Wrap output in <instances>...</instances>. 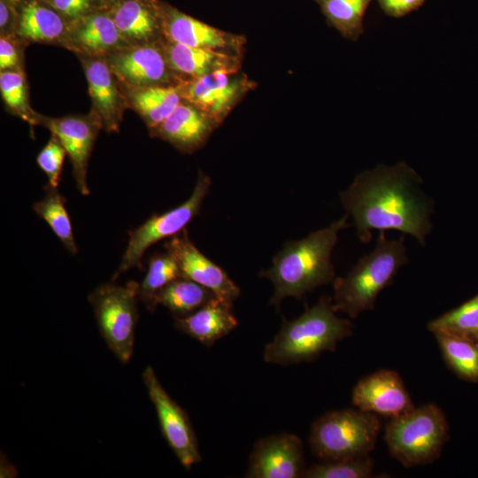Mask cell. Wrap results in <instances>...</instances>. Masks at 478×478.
<instances>
[{"label":"cell","mask_w":478,"mask_h":478,"mask_svg":"<svg viewBox=\"0 0 478 478\" xmlns=\"http://www.w3.org/2000/svg\"><path fill=\"white\" fill-rule=\"evenodd\" d=\"M421 179L404 162L358 173L340 200L354 220L359 240L368 243L371 231L395 229L410 234L425 245L431 230L430 199L419 186Z\"/></svg>","instance_id":"6da1fadb"},{"label":"cell","mask_w":478,"mask_h":478,"mask_svg":"<svg viewBox=\"0 0 478 478\" xmlns=\"http://www.w3.org/2000/svg\"><path fill=\"white\" fill-rule=\"evenodd\" d=\"M348 214L329 226L297 241L287 242L273 259V266L260 273L274 287L271 305L280 306L288 297L301 298L306 292L335 279L331 252L341 229L347 227Z\"/></svg>","instance_id":"7a4b0ae2"},{"label":"cell","mask_w":478,"mask_h":478,"mask_svg":"<svg viewBox=\"0 0 478 478\" xmlns=\"http://www.w3.org/2000/svg\"><path fill=\"white\" fill-rule=\"evenodd\" d=\"M335 312L333 299L323 296L298 318L283 320L280 331L265 347L264 360L288 366L312 361L325 351H334L353 328L349 320Z\"/></svg>","instance_id":"3957f363"},{"label":"cell","mask_w":478,"mask_h":478,"mask_svg":"<svg viewBox=\"0 0 478 478\" xmlns=\"http://www.w3.org/2000/svg\"><path fill=\"white\" fill-rule=\"evenodd\" d=\"M404 242L405 235L387 239L384 231H380L374 250L363 256L345 276L334 280L336 312L355 319L362 312L374 309L379 293L408 262Z\"/></svg>","instance_id":"277c9868"},{"label":"cell","mask_w":478,"mask_h":478,"mask_svg":"<svg viewBox=\"0 0 478 478\" xmlns=\"http://www.w3.org/2000/svg\"><path fill=\"white\" fill-rule=\"evenodd\" d=\"M448 423L435 404H426L390 419L384 439L390 454L404 466L436 460L448 440Z\"/></svg>","instance_id":"5b68a950"},{"label":"cell","mask_w":478,"mask_h":478,"mask_svg":"<svg viewBox=\"0 0 478 478\" xmlns=\"http://www.w3.org/2000/svg\"><path fill=\"white\" fill-rule=\"evenodd\" d=\"M380 421L374 413L357 408L327 412L314 421L310 446L321 461L369 455L375 447Z\"/></svg>","instance_id":"8992f818"},{"label":"cell","mask_w":478,"mask_h":478,"mask_svg":"<svg viewBox=\"0 0 478 478\" xmlns=\"http://www.w3.org/2000/svg\"><path fill=\"white\" fill-rule=\"evenodd\" d=\"M138 292L139 284L132 281L126 286L100 285L89 296L102 336L123 363L133 354Z\"/></svg>","instance_id":"52a82bcc"},{"label":"cell","mask_w":478,"mask_h":478,"mask_svg":"<svg viewBox=\"0 0 478 478\" xmlns=\"http://www.w3.org/2000/svg\"><path fill=\"white\" fill-rule=\"evenodd\" d=\"M211 184V178L199 170L194 190L189 199L171 210L152 215L142 225L129 231L127 248L112 280L130 268L141 267L143 257L152 244L176 235L185 229V226L199 212Z\"/></svg>","instance_id":"ba28073f"},{"label":"cell","mask_w":478,"mask_h":478,"mask_svg":"<svg viewBox=\"0 0 478 478\" xmlns=\"http://www.w3.org/2000/svg\"><path fill=\"white\" fill-rule=\"evenodd\" d=\"M179 86L183 100L206 113L219 127L256 83L241 69H221L181 81Z\"/></svg>","instance_id":"9c48e42d"},{"label":"cell","mask_w":478,"mask_h":478,"mask_svg":"<svg viewBox=\"0 0 478 478\" xmlns=\"http://www.w3.org/2000/svg\"><path fill=\"white\" fill-rule=\"evenodd\" d=\"M160 40L147 44L127 46L104 57L122 89L181 82L167 63Z\"/></svg>","instance_id":"30bf717a"},{"label":"cell","mask_w":478,"mask_h":478,"mask_svg":"<svg viewBox=\"0 0 478 478\" xmlns=\"http://www.w3.org/2000/svg\"><path fill=\"white\" fill-rule=\"evenodd\" d=\"M167 444L187 469L201 461L197 437L187 412L165 390L151 366L143 374Z\"/></svg>","instance_id":"8fae6325"},{"label":"cell","mask_w":478,"mask_h":478,"mask_svg":"<svg viewBox=\"0 0 478 478\" xmlns=\"http://www.w3.org/2000/svg\"><path fill=\"white\" fill-rule=\"evenodd\" d=\"M157 4L164 38L187 46L243 57L245 36L214 27L163 0H157Z\"/></svg>","instance_id":"7c38bea8"},{"label":"cell","mask_w":478,"mask_h":478,"mask_svg":"<svg viewBox=\"0 0 478 478\" xmlns=\"http://www.w3.org/2000/svg\"><path fill=\"white\" fill-rule=\"evenodd\" d=\"M36 125L45 127L60 140L70 158L77 189L83 196L89 195L87 171L94 143L103 129L99 120L90 112L86 115L60 118L39 113Z\"/></svg>","instance_id":"4fadbf2b"},{"label":"cell","mask_w":478,"mask_h":478,"mask_svg":"<svg viewBox=\"0 0 478 478\" xmlns=\"http://www.w3.org/2000/svg\"><path fill=\"white\" fill-rule=\"evenodd\" d=\"M82 66L91 99V110L107 133L120 131L127 97L105 58L77 55Z\"/></svg>","instance_id":"5bb4252c"},{"label":"cell","mask_w":478,"mask_h":478,"mask_svg":"<svg viewBox=\"0 0 478 478\" xmlns=\"http://www.w3.org/2000/svg\"><path fill=\"white\" fill-rule=\"evenodd\" d=\"M164 248L177 261L181 277L210 289L219 299L233 305L240 296L239 287L227 274L204 256L191 242L186 229L169 238Z\"/></svg>","instance_id":"9a60e30c"},{"label":"cell","mask_w":478,"mask_h":478,"mask_svg":"<svg viewBox=\"0 0 478 478\" xmlns=\"http://www.w3.org/2000/svg\"><path fill=\"white\" fill-rule=\"evenodd\" d=\"M301 439L289 433L258 440L250 455L247 478H297L305 472Z\"/></svg>","instance_id":"2e32d148"},{"label":"cell","mask_w":478,"mask_h":478,"mask_svg":"<svg viewBox=\"0 0 478 478\" xmlns=\"http://www.w3.org/2000/svg\"><path fill=\"white\" fill-rule=\"evenodd\" d=\"M351 402L361 411L390 419L415 407L399 374L388 369L361 378L352 389Z\"/></svg>","instance_id":"e0dca14e"},{"label":"cell","mask_w":478,"mask_h":478,"mask_svg":"<svg viewBox=\"0 0 478 478\" xmlns=\"http://www.w3.org/2000/svg\"><path fill=\"white\" fill-rule=\"evenodd\" d=\"M127 46L106 8L71 22L64 44L76 56L100 58Z\"/></svg>","instance_id":"ac0fdd59"},{"label":"cell","mask_w":478,"mask_h":478,"mask_svg":"<svg viewBox=\"0 0 478 478\" xmlns=\"http://www.w3.org/2000/svg\"><path fill=\"white\" fill-rule=\"evenodd\" d=\"M217 127L206 113L183 100L166 120L149 133L182 153H192L206 143Z\"/></svg>","instance_id":"d6986e66"},{"label":"cell","mask_w":478,"mask_h":478,"mask_svg":"<svg viewBox=\"0 0 478 478\" xmlns=\"http://www.w3.org/2000/svg\"><path fill=\"white\" fill-rule=\"evenodd\" d=\"M70 22L45 0H19L14 35L32 42L64 47Z\"/></svg>","instance_id":"ffe728a7"},{"label":"cell","mask_w":478,"mask_h":478,"mask_svg":"<svg viewBox=\"0 0 478 478\" xmlns=\"http://www.w3.org/2000/svg\"><path fill=\"white\" fill-rule=\"evenodd\" d=\"M108 11L129 46L155 42L163 37L157 0H119Z\"/></svg>","instance_id":"44dd1931"},{"label":"cell","mask_w":478,"mask_h":478,"mask_svg":"<svg viewBox=\"0 0 478 478\" xmlns=\"http://www.w3.org/2000/svg\"><path fill=\"white\" fill-rule=\"evenodd\" d=\"M170 68L181 81L202 77L221 69H241L243 57L160 40Z\"/></svg>","instance_id":"7402d4cb"},{"label":"cell","mask_w":478,"mask_h":478,"mask_svg":"<svg viewBox=\"0 0 478 478\" xmlns=\"http://www.w3.org/2000/svg\"><path fill=\"white\" fill-rule=\"evenodd\" d=\"M232 305L218 297L185 316H175V328L202 344L211 347L238 326Z\"/></svg>","instance_id":"603a6c76"},{"label":"cell","mask_w":478,"mask_h":478,"mask_svg":"<svg viewBox=\"0 0 478 478\" xmlns=\"http://www.w3.org/2000/svg\"><path fill=\"white\" fill-rule=\"evenodd\" d=\"M134 110L149 131L166 120L183 101L179 83L135 89H122Z\"/></svg>","instance_id":"cb8c5ba5"},{"label":"cell","mask_w":478,"mask_h":478,"mask_svg":"<svg viewBox=\"0 0 478 478\" xmlns=\"http://www.w3.org/2000/svg\"><path fill=\"white\" fill-rule=\"evenodd\" d=\"M327 23L340 35L357 41L364 33V17L373 0H313Z\"/></svg>","instance_id":"d4e9b609"},{"label":"cell","mask_w":478,"mask_h":478,"mask_svg":"<svg viewBox=\"0 0 478 478\" xmlns=\"http://www.w3.org/2000/svg\"><path fill=\"white\" fill-rule=\"evenodd\" d=\"M217 297L210 289L189 279L180 277L162 289L156 296L154 305H161L175 316L188 315L212 298Z\"/></svg>","instance_id":"484cf974"},{"label":"cell","mask_w":478,"mask_h":478,"mask_svg":"<svg viewBox=\"0 0 478 478\" xmlns=\"http://www.w3.org/2000/svg\"><path fill=\"white\" fill-rule=\"evenodd\" d=\"M448 366L461 379L478 382V342L470 337L436 335Z\"/></svg>","instance_id":"4316f807"},{"label":"cell","mask_w":478,"mask_h":478,"mask_svg":"<svg viewBox=\"0 0 478 478\" xmlns=\"http://www.w3.org/2000/svg\"><path fill=\"white\" fill-rule=\"evenodd\" d=\"M45 192V196L33 204V209L49 225L65 248L71 254H76L78 249L66 208V199L58 189L49 185L46 186Z\"/></svg>","instance_id":"83f0119b"},{"label":"cell","mask_w":478,"mask_h":478,"mask_svg":"<svg viewBox=\"0 0 478 478\" xmlns=\"http://www.w3.org/2000/svg\"><path fill=\"white\" fill-rule=\"evenodd\" d=\"M181 277L175 258L166 251L151 256L148 261V270L139 285V298L150 311L155 310L154 301L158 292L173 281Z\"/></svg>","instance_id":"f1b7e54d"},{"label":"cell","mask_w":478,"mask_h":478,"mask_svg":"<svg viewBox=\"0 0 478 478\" xmlns=\"http://www.w3.org/2000/svg\"><path fill=\"white\" fill-rule=\"evenodd\" d=\"M2 98L11 113L35 126L39 113L29 103L28 86L25 70H4L0 72Z\"/></svg>","instance_id":"f546056e"},{"label":"cell","mask_w":478,"mask_h":478,"mask_svg":"<svg viewBox=\"0 0 478 478\" xmlns=\"http://www.w3.org/2000/svg\"><path fill=\"white\" fill-rule=\"evenodd\" d=\"M428 328L435 335L472 338L478 329V294L460 306L431 320Z\"/></svg>","instance_id":"4dcf8cb0"},{"label":"cell","mask_w":478,"mask_h":478,"mask_svg":"<svg viewBox=\"0 0 478 478\" xmlns=\"http://www.w3.org/2000/svg\"><path fill=\"white\" fill-rule=\"evenodd\" d=\"M374 462L369 455L321 463L305 468L306 478H367L373 474Z\"/></svg>","instance_id":"1f68e13d"},{"label":"cell","mask_w":478,"mask_h":478,"mask_svg":"<svg viewBox=\"0 0 478 478\" xmlns=\"http://www.w3.org/2000/svg\"><path fill=\"white\" fill-rule=\"evenodd\" d=\"M66 150L60 140L51 134L46 145L39 152L36 163L48 178L50 187L58 189Z\"/></svg>","instance_id":"d6a6232c"},{"label":"cell","mask_w":478,"mask_h":478,"mask_svg":"<svg viewBox=\"0 0 478 478\" xmlns=\"http://www.w3.org/2000/svg\"><path fill=\"white\" fill-rule=\"evenodd\" d=\"M26 46L15 35L0 36V70H24Z\"/></svg>","instance_id":"836d02e7"},{"label":"cell","mask_w":478,"mask_h":478,"mask_svg":"<svg viewBox=\"0 0 478 478\" xmlns=\"http://www.w3.org/2000/svg\"><path fill=\"white\" fill-rule=\"evenodd\" d=\"M70 23L105 8L101 0H45Z\"/></svg>","instance_id":"e575fe53"},{"label":"cell","mask_w":478,"mask_h":478,"mask_svg":"<svg viewBox=\"0 0 478 478\" xmlns=\"http://www.w3.org/2000/svg\"><path fill=\"white\" fill-rule=\"evenodd\" d=\"M19 0H0V36L14 35Z\"/></svg>","instance_id":"d590c367"},{"label":"cell","mask_w":478,"mask_h":478,"mask_svg":"<svg viewBox=\"0 0 478 478\" xmlns=\"http://www.w3.org/2000/svg\"><path fill=\"white\" fill-rule=\"evenodd\" d=\"M377 2L386 15L400 18L418 9L425 0H377Z\"/></svg>","instance_id":"8d00e7d4"},{"label":"cell","mask_w":478,"mask_h":478,"mask_svg":"<svg viewBox=\"0 0 478 478\" xmlns=\"http://www.w3.org/2000/svg\"><path fill=\"white\" fill-rule=\"evenodd\" d=\"M103 4L106 9H108L111 5H112L114 3H116L119 0H101Z\"/></svg>","instance_id":"74e56055"},{"label":"cell","mask_w":478,"mask_h":478,"mask_svg":"<svg viewBox=\"0 0 478 478\" xmlns=\"http://www.w3.org/2000/svg\"><path fill=\"white\" fill-rule=\"evenodd\" d=\"M472 338L478 342V329L474 333Z\"/></svg>","instance_id":"f35d334b"}]
</instances>
